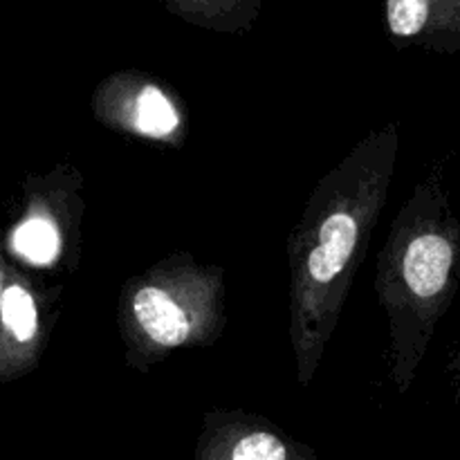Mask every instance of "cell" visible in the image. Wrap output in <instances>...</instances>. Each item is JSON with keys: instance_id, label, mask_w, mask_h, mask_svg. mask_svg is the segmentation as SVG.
<instances>
[{"instance_id": "cell-1", "label": "cell", "mask_w": 460, "mask_h": 460, "mask_svg": "<svg viewBox=\"0 0 460 460\" xmlns=\"http://www.w3.org/2000/svg\"><path fill=\"white\" fill-rule=\"evenodd\" d=\"M398 146V124L368 133L319 180L292 232L288 245L290 341L301 386L313 382L340 323L389 196Z\"/></svg>"}, {"instance_id": "cell-2", "label": "cell", "mask_w": 460, "mask_h": 460, "mask_svg": "<svg viewBox=\"0 0 460 460\" xmlns=\"http://www.w3.org/2000/svg\"><path fill=\"white\" fill-rule=\"evenodd\" d=\"M376 290L389 317L391 377L407 394L460 290V220L440 175L420 180L391 225Z\"/></svg>"}, {"instance_id": "cell-3", "label": "cell", "mask_w": 460, "mask_h": 460, "mask_svg": "<svg viewBox=\"0 0 460 460\" xmlns=\"http://www.w3.org/2000/svg\"><path fill=\"white\" fill-rule=\"evenodd\" d=\"M126 362L146 373L180 349L211 346L225 328L223 270L173 254L128 279L117 305Z\"/></svg>"}, {"instance_id": "cell-4", "label": "cell", "mask_w": 460, "mask_h": 460, "mask_svg": "<svg viewBox=\"0 0 460 460\" xmlns=\"http://www.w3.org/2000/svg\"><path fill=\"white\" fill-rule=\"evenodd\" d=\"M3 295H0V380L25 377L39 367L45 344L57 319L61 290L43 288L25 270L4 256L0 263Z\"/></svg>"}, {"instance_id": "cell-5", "label": "cell", "mask_w": 460, "mask_h": 460, "mask_svg": "<svg viewBox=\"0 0 460 460\" xmlns=\"http://www.w3.org/2000/svg\"><path fill=\"white\" fill-rule=\"evenodd\" d=\"M79 187L81 175L70 166H63L57 175L30 180L25 211L9 238L18 259L54 268L70 252L72 232L79 223V211H72V202H79Z\"/></svg>"}, {"instance_id": "cell-6", "label": "cell", "mask_w": 460, "mask_h": 460, "mask_svg": "<svg viewBox=\"0 0 460 460\" xmlns=\"http://www.w3.org/2000/svg\"><path fill=\"white\" fill-rule=\"evenodd\" d=\"M93 112L103 126L160 144H182L184 117L178 99L153 81L126 76L102 85Z\"/></svg>"}, {"instance_id": "cell-7", "label": "cell", "mask_w": 460, "mask_h": 460, "mask_svg": "<svg viewBox=\"0 0 460 460\" xmlns=\"http://www.w3.org/2000/svg\"><path fill=\"white\" fill-rule=\"evenodd\" d=\"M193 460H326L265 418L214 409L205 416Z\"/></svg>"}, {"instance_id": "cell-8", "label": "cell", "mask_w": 460, "mask_h": 460, "mask_svg": "<svg viewBox=\"0 0 460 460\" xmlns=\"http://www.w3.org/2000/svg\"><path fill=\"white\" fill-rule=\"evenodd\" d=\"M431 0H389L386 18L391 34L398 39H416L429 27Z\"/></svg>"}, {"instance_id": "cell-9", "label": "cell", "mask_w": 460, "mask_h": 460, "mask_svg": "<svg viewBox=\"0 0 460 460\" xmlns=\"http://www.w3.org/2000/svg\"><path fill=\"white\" fill-rule=\"evenodd\" d=\"M449 373H452V380H454V391H456V398L460 400V344L456 355H454L452 364H449Z\"/></svg>"}]
</instances>
